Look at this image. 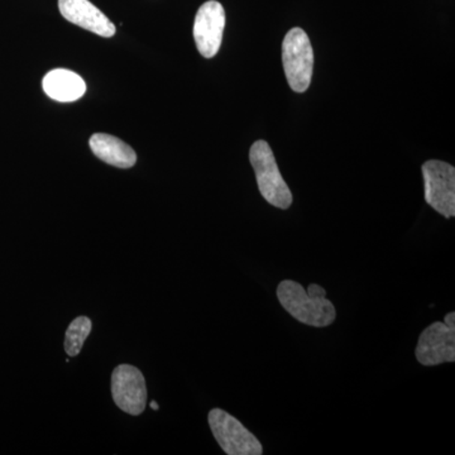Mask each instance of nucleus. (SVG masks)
<instances>
[{
    "label": "nucleus",
    "instance_id": "nucleus-11",
    "mask_svg": "<svg viewBox=\"0 0 455 455\" xmlns=\"http://www.w3.org/2000/svg\"><path fill=\"white\" fill-rule=\"evenodd\" d=\"M90 148L101 161L118 169H131L137 163L136 152L127 143L110 134H94L90 139Z\"/></svg>",
    "mask_w": 455,
    "mask_h": 455
},
{
    "label": "nucleus",
    "instance_id": "nucleus-2",
    "mask_svg": "<svg viewBox=\"0 0 455 455\" xmlns=\"http://www.w3.org/2000/svg\"><path fill=\"white\" fill-rule=\"evenodd\" d=\"M250 160L256 173L257 185L266 202L286 211L291 206L292 194L287 187L271 147L266 140H257L251 147Z\"/></svg>",
    "mask_w": 455,
    "mask_h": 455
},
{
    "label": "nucleus",
    "instance_id": "nucleus-12",
    "mask_svg": "<svg viewBox=\"0 0 455 455\" xmlns=\"http://www.w3.org/2000/svg\"><path fill=\"white\" fill-rule=\"evenodd\" d=\"M90 331H92V320L86 316L76 317L68 325L65 335V350L70 357L79 355Z\"/></svg>",
    "mask_w": 455,
    "mask_h": 455
},
{
    "label": "nucleus",
    "instance_id": "nucleus-5",
    "mask_svg": "<svg viewBox=\"0 0 455 455\" xmlns=\"http://www.w3.org/2000/svg\"><path fill=\"white\" fill-rule=\"evenodd\" d=\"M209 425L218 444L228 455H260L263 453L259 440L235 416L221 409L209 412Z\"/></svg>",
    "mask_w": 455,
    "mask_h": 455
},
{
    "label": "nucleus",
    "instance_id": "nucleus-3",
    "mask_svg": "<svg viewBox=\"0 0 455 455\" xmlns=\"http://www.w3.org/2000/svg\"><path fill=\"white\" fill-rule=\"evenodd\" d=\"M283 62L290 88L296 92H307L313 76L314 52L304 29L296 27L287 32L283 44Z\"/></svg>",
    "mask_w": 455,
    "mask_h": 455
},
{
    "label": "nucleus",
    "instance_id": "nucleus-7",
    "mask_svg": "<svg viewBox=\"0 0 455 455\" xmlns=\"http://www.w3.org/2000/svg\"><path fill=\"white\" fill-rule=\"evenodd\" d=\"M112 395L114 403L123 411L140 415L146 409L147 390L145 377L139 368L122 364L113 371Z\"/></svg>",
    "mask_w": 455,
    "mask_h": 455
},
{
    "label": "nucleus",
    "instance_id": "nucleus-13",
    "mask_svg": "<svg viewBox=\"0 0 455 455\" xmlns=\"http://www.w3.org/2000/svg\"><path fill=\"white\" fill-rule=\"evenodd\" d=\"M149 406H151V409H154V410L160 409V406H158V403H155V401H152L151 405H149Z\"/></svg>",
    "mask_w": 455,
    "mask_h": 455
},
{
    "label": "nucleus",
    "instance_id": "nucleus-4",
    "mask_svg": "<svg viewBox=\"0 0 455 455\" xmlns=\"http://www.w3.org/2000/svg\"><path fill=\"white\" fill-rule=\"evenodd\" d=\"M423 366L433 367L455 361V313L447 314L444 322H435L420 334L415 350Z\"/></svg>",
    "mask_w": 455,
    "mask_h": 455
},
{
    "label": "nucleus",
    "instance_id": "nucleus-9",
    "mask_svg": "<svg viewBox=\"0 0 455 455\" xmlns=\"http://www.w3.org/2000/svg\"><path fill=\"white\" fill-rule=\"evenodd\" d=\"M59 9L65 20L86 31L107 38L116 35L112 20L89 0H59Z\"/></svg>",
    "mask_w": 455,
    "mask_h": 455
},
{
    "label": "nucleus",
    "instance_id": "nucleus-8",
    "mask_svg": "<svg viewBox=\"0 0 455 455\" xmlns=\"http://www.w3.org/2000/svg\"><path fill=\"white\" fill-rule=\"evenodd\" d=\"M226 28V11L217 0L204 3L194 23V38L202 56L212 59L220 52Z\"/></svg>",
    "mask_w": 455,
    "mask_h": 455
},
{
    "label": "nucleus",
    "instance_id": "nucleus-6",
    "mask_svg": "<svg viewBox=\"0 0 455 455\" xmlns=\"http://www.w3.org/2000/svg\"><path fill=\"white\" fill-rule=\"evenodd\" d=\"M425 200L434 211L451 220L455 215V169L443 161L423 164Z\"/></svg>",
    "mask_w": 455,
    "mask_h": 455
},
{
    "label": "nucleus",
    "instance_id": "nucleus-1",
    "mask_svg": "<svg viewBox=\"0 0 455 455\" xmlns=\"http://www.w3.org/2000/svg\"><path fill=\"white\" fill-rule=\"evenodd\" d=\"M277 298L283 309L302 324L325 328L337 319L333 302L326 299V291L319 284H310L305 290L296 281L284 280L278 284Z\"/></svg>",
    "mask_w": 455,
    "mask_h": 455
},
{
    "label": "nucleus",
    "instance_id": "nucleus-10",
    "mask_svg": "<svg viewBox=\"0 0 455 455\" xmlns=\"http://www.w3.org/2000/svg\"><path fill=\"white\" fill-rule=\"evenodd\" d=\"M44 92L60 103L79 100L86 92V84L79 75L66 68L50 71L42 82Z\"/></svg>",
    "mask_w": 455,
    "mask_h": 455
}]
</instances>
